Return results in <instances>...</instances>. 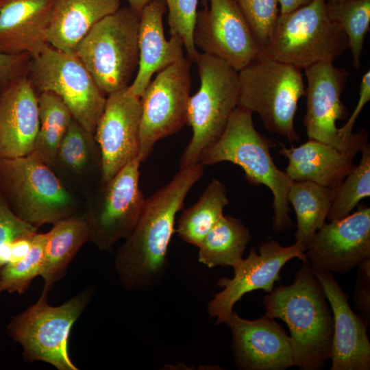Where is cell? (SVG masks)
Returning <instances> with one entry per match:
<instances>
[{"instance_id":"44","label":"cell","mask_w":370,"mask_h":370,"mask_svg":"<svg viewBox=\"0 0 370 370\" xmlns=\"http://www.w3.org/2000/svg\"><path fill=\"white\" fill-rule=\"evenodd\" d=\"M328 1H333V2H339V1H344V0H328Z\"/></svg>"},{"instance_id":"14","label":"cell","mask_w":370,"mask_h":370,"mask_svg":"<svg viewBox=\"0 0 370 370\" xmlns=\"http://www.w3.org/2000/svg\"><path fill=\"white\" fill-rule=\"evenodd\" d=\"M306 249L300 243L284 247L276 241L262 243L259 254L251 248L245 259H242L234 267L232 278H223L217 285L223 291L214 295L208 304L210 318H216L215 325L227 324L235 304L246 293L263 290L270 293L276 282L281 279L282 268L290 260L297 258L302 262L308 260Z\"/></svg>"},{"instance_id":"30","label":"cell","mask_w":370,"mask_h":370,"mask_svg":"<svg viewBox=\"0 0 370 370\" xmlns=\"http://www.w3.org/2000/svg\"><path fill=\"white\" fill-rule=\"evenodd\" d=\"M38 103L39 127L29 155L51 168L73 118L63 101L53 92L38 94Z\"/></svg>"},{"instance_id":"26","label":"cell","mask_w":370,"mask_h":370,"mask_svg":"<svg viewBox=\"0 0 370 370\" xmlns=\"http://www.w3.org/2000/svg\"><path fill=\"white\" fill-rule=\"evenodd\" d=\"M90 241V232L82 214L62 219L47 232L44 261L40 276L44 288L49 292L53 284L65 274L67 267L79 249Z\"/></svg>"},{"instance_id":"25","label":"cell","mask_w":370,"mask_h":370,"mask_svg":"<svg viewBox=\"0 0 370 370\" xmlns=\"http://www.w3.org/2000/svg\"><path fill=\"white\" fill-rule=\"evenodd\" d=\"M120 5L121 0H56L47 32L49 45L75 52L93 26Z\"/></svg>"},{"instance_id":"32","label":"cell","mask_w":370,"mask_h":370,"mask_svg":"<svg viewBox=\"0 0 370 370\" xmlns=\"http://www.w3.org/2000/svg\"><path fill=\"white\" fill-rule=\"evenodd\" d=\"M359 164L335 189L327 219L330 221L342 219L364 198L370 197V145L361 150Z\"/></svg>"},{"instance_id":"13","label":"cell","mask_w":370,"mask_h":370,"mask_svg":"<svg viewBox=\"0 0 370 370\" xmlns=\"http://www.w3.org/2000/svg\"><path fill=\"white\" fill-rule=\"evenodd\" d=\"M191 62L186 58L158 72L140 95L138 159L145 162L160 140L187 123Z\"/></svg>"},{"instance_id":"43","label":"cell","mask_w":370,"mask_h":370,"mask_svg":"<svg viewBox=\"0 0 370 370\" xmlns=\"http://www.w3.org/2000/svg\"><path fill=\"white\" fill-rule=\"evenodd\" d=\"M5 0H0V9L1 8V6L3 5V4L4 3Z\"/></svg>"},{"instance_id":"37","label":"cell","mask_w":370,"mask_h":370,"mask_svg":"<svg viewBox=\"0 0 370 370\" xmlns=\"http://www.w3.org/2000/svg\"><path fill=\"white\" fill-rule=\"evenodd\" d=\"M357 267L354 303L358 316L368 327L370 323V258L364 260Z\"/></svg>"},{"instance_id":"31","label":"cell","mask_w":370,"mask_h":370,"mask_svg":"<svg viewBox=\"0 0 370 370\" xmlns=\"http://www.w3.org/2000/svg\"><path fill=\"white\" fill-rule=\"evenodd\" d=\"M327 15L346 34L353 64L358 70L365 37L370 29V0H344L325 2Z\"/></svg>"},{"instance_id":"9","label":"cell","mask_w":370,"mask_h":370,"mask_svg":"<svg viewBox=\"0 0 370 370\" xmlns=\"http://www.w3.org/2000/svg\"><path fill=\"white\" fill-rule=\"evenodd\" d=\"M88 287L58 306L47 302L49 291L43 289L38 300L14 317L8 330L23 347L27 362L42 361L59 370H78L69 353L71 328L90 301Z\"/></svg>"},{"instance_id":"8","label":"cell","mask_w":370,"mask_h":370,"mask_svg":"<svg viewBox=\"0 0 370 370\" xmlns=\"http://www.w3.org/2000/svg\"><path fill=\"white\" fill-rule=\"evenodd\" d=\"M195 62L200 86L188 101L187 124L193 136L181 156L180 169L199 162L203 151L221 136L238 104L237 71L203 53L198 52Z\"/></svg>"},{"instance_id":"34","label":"cell","mask_w":370,"mask_h":370,"mask_svg":"<svg viewBox=\"0 0 370 370\" xmlns=\"http://www.w3.org/2000/svg\"><path fill=\"white\" fill-rule=\"evenodd\" d=\"M234 1L262 51L271 39L280 14L278 0Z\"/></svg>"},{"instance_id":"4","label":"cell","mask_w":370,"mask_h":370,"mask_svg":"<svg viewBox=\"0 0 370 370\" xmlns=\"http://www.w3.org/2000/svg\"><path fill=\"white\" fill-rule=\"evenodd\" d=\"M0 194L15 215L37 228L83 211L81 198L29 154L0 159Z\"/></svg>"},{"instance_id":"20","label":"cell","mask_w":370,"mask_h":370,"mask_svg":"<svg viewBox=\"0 0 370 370\" xmlns=\"http://www.w3.org/2000/svg\"><path fill=\"white\" fill-rule=\"evenodd\" d=\"M38 127V93L27 75L0 88V159L29 155Z\"/></svg>"},{"instance_id":"3","label":"cell","mask_w":370,"mask_h":370,"mask_svg":"<svg viewBox=\"0 0 370 370\" xmlns=\"http://www.w3.org/2000/svg\"><path fill=\"white\" fill-rule=\"evenodd\" d=\"M252 114L237 106L221 136L203 151L199 162L204 166L230 162L244 170L251 185L267 186L273 195V230L283 232L294 227L288 201L292 180L275 165L270 153L275 144L256 130Z\"/></svg>"},{"instance_id":"36","label":"cell","mask_w":370,"mask_h":370,"mask_svg":"<svg viewBox=\"0 0 370 370\" xmlns=\"http://www.w3.org/2000/svg\"><path fill=\"white\" fill-rule=\"evenodd\" d=\"M38 228L18 218L0 194V271L6 262L8 249L15 238L37 232Z\"/></svg>"},{"instance_id":"29","label":"cell","mask_w":370,"mask_h":370,"mask_svg":"<svg viewBox=\"0 0 370 370\" xmlns=\"http://www.w3.org/2000/svg\"><path fill=\"white\" fill-rule=\"evenodd\" d=\"M228 203L225 185L212 179L198 201L182 212L175 230L178 236L186 243L199 247L223 215Z\"/></svg>"},{"instance_id":"35","label":"cell","mask_w":370,"mask_h":370,"mask_svg":"<svg viewBox=\"0 0 370 370\" xmlns=\"http://www.w3.org/2000/svg\"><path fill=\"white\" fill-rule=\"evenodd\" d=\"M170 35H177L183 42L188 59L195 62L198 51L193 42V29L199 0H165Z\"/></svg>"},{"instance_id":"41","label":"cell","mask_w":370,"mask_h":370,"mask_svg":"<svg viewBox=\"0 0 370 370\" xmlns=\"http://www.w3.org/2000/svg\"><path fill=\"white\" fill-rule=\"evenodd\" d=\"M151 0H127L129 6L138 13L140 14L143 8Z\"/></svg>"},{"instance_id":"39","label":"cell","mask_w":370,"mask_h":370,"mask_svg":"<svg viewBox=\"0 0 370 370\" xmlns=\"http://www.w3.org/2000/svg\"><path fill=\"white\" fill-rule=\"evenodd\" d=\"M370 100V71H366L361 79L358 103L352 114L346 123L338 129L339 134L343 138H348L352 133L355 122L364 106Z\"/></svg>"},{"instance_id":"16","label":"cell","mask_w":370,"mask_h":370,"mask_svg":"<svg viewBox=\"0 0 370 370\" xmlns=\"http://www.w3.org/2000/svg\"><path fill=\"white\" fill-rule=\"evenodd\" d=\"M127 88L107 95L94 133L102 156V182L110 180L138 158L140 97L132 94Z\"/></svg>"},{"instance_id":"38","label":"cell","mask_w":370,"mask_h":370,"mask_svg":"<svg viewBox=\"0 0 370 370\" xmlns=\"http://www.w3.org/2000/svg\"><path fill=\"white\" fill-rule=\"evenodd\" d=\"M31 56L27 53L6 54L0 52V88L27 75Z\"/></svg>"},{"instance_id":"33","label":"cell","mask_w":370,"mask_h":370,"mask_svg":"<svg viewBox=\"0 0 370 370\" xmlns=\"http://www.w3.org/2000/svg\"><path fill=\"white\" fill-rule=\"evenodd\" d=\"M47 241V233H37L29 252L19 260L5 264L0 271V293H23L40 275Z\"/></svg>"},{"instance_id":"11","label":"cell","mask_w":370,"mask_h":370,"mask_svg":"<svg viewBox=\"0 0 370 370\" xmlns=\"http://www.w3.org/2000/svg\"><path fill=\"white\" fill-rule=\"evenodd\" d=\"M138 158L102 182L85 199L82 214L90 232V241L100 251H110L135 227L145 199L139 188Z\"/></svg>"},{"instance_id":"42","label":"cell","mask_w":370,"mask_h":370,"mask_svg":"<svg viewBox=\"0 0 370 370\" xmlns=\"http://www.w3.org/2000/svg\"><path fill=\"white\" fill-rule=\"evenodd\" d=\"M201 1L202 5H204V8L208 6V0H201Z\"/></svg>"},{"instance_id":"24","label":"cell","mask_w":370,"mask_h":370,"mask_svg":"<svg viewBox=\"0 0 370 370\" xmlns=\"http://www.w3.org/2000/svg\"><path fill=\"white\" fill-rule=\"evenodd\" d=\"M280 145L279 154L288 160L285 172L292 181H309L336 189L356 166L353 160L357 152L340 150L315 140L290 148Z\"/></svg>"},{"instance_id":"10","label":"cell","mask_w":370,"mask_h":370,"mask_svg":"<svg viewBox=\"0 0 370 370\" xmlns=\"http://www.w3.org/2000/svg\"><path fill=\"white\" fill-rule=\"evenodd\" d=\"M27 77L38 94L49 92L58 95L73 118L94 134L106 97L75 52L47 47L31 58Z\"/></svg>"},{"instance_id":"15","label":"cell","mask_w":370,"mask_h":370,"mask_svg":"<svg viewBox=\"0 0 370 370\" xmlns=\"http://www.w3.org/2000/svg\"><path fill=\"white\" fill-rule=\"evenodd\" d=\"M208 2L197 13L195 47L238 72L260 56L261 49L234 0Z\"/></svg>"},{"instance_id":"18","label":"cell","mask_w":370,"mask_h":370,"mask_svg":"<svg viewBox=\"0 0 370 370\" xmlns=\"http://www.w3.org/2000/svg\"><path fill=\"white\" fill-rule=\"evenodd\" d=\"M227 324L238 369L284 370L295 366L290 337L273 317L264 314L248 320L233 310Z\"/></svg>"},{"instance_id":"12","label":"cell","mask_w":370,"mask_h":370,"mask_svg":"<svg viewBox=\"0 0 370 370\" xmlns=\"http://www.w3.org/2000/svg\"><path fill=\"white\" fill-rule=\"evenodd\" d=\"M308 86L306 89V111L303 119L309 140H315L344 151L358 152L368 144V132L361 130L348 138L340 136L336 121L348 116L341 100L349 73L336 67L333 62L323 60L304 69Z\"/></svg>"},{"instance_id":"6","label":"cell","mask_w":370,"mask_h":370,"mask_svg":"<svg viewBox=\"0 0 370 370\" xmlns=\"http://www.w3.org/2000/svg\"><path fill=\"white\" fill-rule=\"evenodd\" d=\"M140 14L119 8L96 23L75 50L106 95L125 89L138 66Z\"/></svg>"},{"instance_id":"21","label":"cell","mask_w":370,"mask_h":370,"mask_svg":"<svg viewBox=\"0 0 370 370\" xmlns=\"http://www.w3.org/2000/svg\"><path fill=\"white\" fill-rule=\"evenodd\" d=\"M64 186L85 199L102 183L101 150L95 136L74 119L51 166Z\"/></svg>"},{"instance_id":"27","label":"cell","mask_w":370,"mask_h":370,"mask_svg":"<svg viewBox=\"0 0 370 370\" xmlns=\"http://www.w3.org/2000/svg\"><path fill=\"white\" fill-rule=\"evenodd\" d=\"M335 189L316 183L292 181L288 201L293 206L297 217L296 242L306 249L316 232L325 224Z\"/></svg>"},{"instance_id":"19","label":"cell","mask_w":370,"mask_h":370,"mask_svg":"<svg viewBox=\"0 0 370 370\" xmlns=\"http://www.w3.org/2000/svg\"><path fill=\"white\" fill-rule=\"evenodd\" d=\"M333 313L330 370H369L367 326L348 304V297L332 273L312 268Z\"/></svg>"},{"instance_id":"28","label":"cell","mask_w":370,"mask_h":370,"mask_svg":"<svg viewBox=\"0 0 370 370\" xmlns=\"http://www.w3.org/2000/svg\"><path fill=\"white\" fill-rule=\"evenodd\" d=\"M251 236L238 219L223 215L207 234L199 247V262L209 268L234 267L243 259Z\"/></svg>"},{"instance_id":"22","label":"cell","mask_w":370,"mask_h":370,"mask_svg":"<svg viewBox=\"0 0 370 370\" xmlns=\"http://www.w3.org/2000/svg\"><path fill=\"white\" fill-rule=\"evenodd\" d=\"M56 0H5L0 9V52L34 58L49 44Z\"/></svg>"},{"instance_id":"7","label":"cell","mask_w":370,"mask_h":370,"mask_svg":"<svg viewBox=\"0 0 370 370\" xmlns=\"http://www.w3.org/2000/svg\"><path fill=\"white\" fill-rule=\"evenodd\" d=\"M326 0L280 14L267 45L260 56L300 69L319 61L334 62L349 49L341 27L329 18Z\"/></svg>"},{"instance_id":"17","label":"cell","mask_w":370,"mask_h":370,"mask_svg":"<svg viewBox=\"0 0 370 370\" xmlns=\"http://www.w3.org/2000/svg\"><path fill=\"white\" fill-rule=\"evenodd\" d=\"M312 268L341 274L370 258V208L324 224L305 251Z\"/></svg>"},{"instance_id":"1","label":"cell","mask_w":370,"mask_h":370,"mask_svg":"<svg viewBox=\"0 0 370 370\" xmlns=\"http://www.w3.org/2000/svg\"><path fill=\"white\" fill-rule=\"evenodd\" d=\"M203 173L199 162L180 169L168 184L145 199L135 227L115 256V269L125 289L147 291L162 282L168 270L176 214Z\"/></svg>"},{"instance_id":"2","label":"cell","mask_w":370,"mask_h":370,"mask_svg":"<svg viewBox=\"0 0 370 370\" xmlns=\"http://www.w3.org/2000/svg\"><path fill=\"white\" fill-rule=\"evenodd\" d=\"M263 305L265 314L287 325L295 366L301 370L324 368L331 356L334 320L308 260L303 262L291 284L268 293Z\"/></svg>"},{"instance_id":"40","label":"cell","mask_w":370,"mask_h":370,"mask_svg":"<svg viewBox=\"0 0 370 370\" xmlns=\"http://www.w3.org/2000/svg\"><path fill=\"white\" fill-rule=\"evenodd\" d=\"M312 0H278L280 14L293 11L300 7L309 4Z\"/></svg>"},{"instance_id":"5","label":"cell","mask_w":370,"mask_h":370,"mask_svg":"<svg viewBox=\"0 0 370 370\" xmlns=\"http://www.w3.org/2000/svg\"><path fill=\"white\" fill-rule=\"evenodd\" d=\"M238 107L256 112L267 130L299 140L294 119L306 95L301 69L260 55L238 71Z\"/></svg>"},{"instance_id":"23","label":"cell","mask_w":370,"mask_h":370,"mask_svg":"<svg viewBox=\"0 0 370 370\" xmlns=\"http://www.w3.org/2000/svg\"><path fill=\"white\" fill-rule=\"evenodd\" d=\"M166 11L165 0H151L140 12L138 71L127 88L136 96L140 97L156 73L184 58L182 39L177 35L166 39L163 16Z\"/></svg>"}]
</instances>
